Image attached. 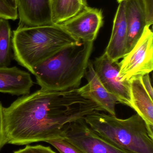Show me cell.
I'll return each mask as SVG.
<instances>
[{
    "label": "cell",
    "mask_w": 153,
    "mask_h": 153,
    "mask_svg": "<svg viewBox=\"0 0 153 153\" xmlns=\"http://www.w3.org/2000/svg\"><path fill=\"white\" fill-rule=\"evenodd\" d=\"M33 85L29 73L16 66L0 67V92L23 96L29 94Z\"/></svg>",
    "instance_id": "12"
},
{
    "label": "cell",
    "mask_w": 153,
    "mask_h": 153,
    "mask_svg": "<svg viewBox=\"0 0 153 153\" xmlns=\"http://www.w3.org/2000/svg\"><path fill=\"white\" fill-rule=\"evenodd\" d=\"M125 1L119 3L114 21L112 33L104 53L112 62H118L127 53L128 28Z\"/></svg>",
    "instance_id": "11"
},
{
    "label": "cell",
    "mask_w": 153,
    "mask_h": 153,
    "mask_svg": "<svg viewBox=\"0 0 153 153\" xmlns=\"http://www.w3.org/2000/svg\"><path fill=\"white\" fill-rule=\"evenodd\" d=\"M145 12L146 26L150 27L153 23V0H143Z\"/></svg>",
    "instance_id": "20"
},
{
    "label": "cell",
    "mask_w": 153,
    "mask_h": 153,
    "mask_svg": "<svg viewBox=\"0 0 153 153\" xmlns=\"http://www.w3.org/2000/svg\"><path fill=\"white\" fill-rule=\"evenodd\" d=\"M103 24L102 10L87 6L72 19L58 25L78 41L93 42Z\"/></svg>",
    "instance_id": "8"
},
{
    "label": "cell",
    "mask_w": 153,
    "mask_h": 153,
    "mask_svg": "<svg viewBox=\"0 0 153 153\" xmlns=\"http://www.w3.org/2000/svg\"><path fill=\"white\" fill-rule=\"evenodd\" d=\"M10 6L14 9H17L18 0H4Z\"/></svg>",
    "instance_id": "23"
},
{
    "label": "cell",
    "mask_w": 153,
    "mask_h": 153,
    "mask_svg": "<svg viewBox=\"0 0 153 153\" xmlns=\"http://www.w3.org/2000/svg\"><path fill=\"white\" fill-rule=\"evenodd\" d=\"M84 5H85V6H88V4H87V0H79Z\"/></svg>",
    "instance_id": "24"
},
{
    "label": "cell",
    "mask_w": 153,
    "mask_h": 153,
    "mask_svg": "<svg viewBox=\"0 0 153 153\" xmlns=\"http://www.w3.org/2000/svg\"><path fill=\"white\" fill-rule=\"evenodd\" d=\"M140 77L129 81L132 108L143 120L149 135L153 139V100L144 87Z\"/></svg>",
    "instance_id": "13"
},
{
    "label": "cell",
    "mask_w": 153,
    "mask_h": 153,
    "mask_svg": "<svg viewBox=\"0 0 153 153\" xmlns=\"http://www.w3.org/2000/svg\"><path fill=\"white\" fill-rule=\"evenodd\" d=\"M46 143L54 146L60 153H83L63 136L48 140Z\"/></svg>",
    "instance_id": "17"
},
{
    "label": "cell",
    "mask_w": 153,
    "mask_h": 153,
    "mask_svg": "<svg viewBox=\"0 0 153 153\" xmlns=\"http://www.w3.org/2000/svg\"><path fill=\"white\" fill-rule=\"evenodd\" d=\"M150 74H144L141 76V80L145 89L148 93L149 96L153 100V90L150 78Z\"/></svg>",
    "instance_id": "22"
},
{
    "label": "cell",
    "mask_w": 153,
    "mask_h": 153,
    "mask_svg": "<svg viewBox=\"0 0 153 153\" xmlns=\"http://www.w3.org/2000/svg\"><path fill=\"white\" fill-rule=\"evenodd\" d=\"M15 20L18 19L17 9L10 6L4 0H0V19Z\"/></svg>",
    "instance_id": "18"
},
{
    "label": "cell",
    "mask_w": 153,
    "mask_h": 153,
    "mask_svg": "<svg viewBox=\"0 0 153 153\" xmlns=\"http://www.w3.org/2000/svg\"><path fill=\"white\" fill-rule=\"evenodd\" d=\"M84 119L95 133L119 148L133 153H153V139L137 113L122 119L95 111Z\"/></svg>",
    "instance_id": "4"
},
{
    "label": "cell",
    "mask_w": 153,
    "mask_h": 153,
    "mask_svg": "<svg viewBox=\"0 0 153 153\" xmlns=\"http://www.w3.org/2000/svg\"><path fill=\"white\" fill-rule=\"evenodd\" d=\"M87 83L79 90L86 98L98 104L103 111L116 116V104L119 103L114 95L105 88L97 76L91 61H89L85 74Z\"/></svg>",
    "instance_id": "9"
},
{
    "label": "cell",
    "mask_w": 153,
    "mask_h": 153,
    "mask_svg": "<svg viewBox=\"0 0 153 153\" xmlns=\"http://www.w3.org/2000/svg\"><path fill=\"white\" fill-rule=\"evenodd\" d=\"M81 42L58 25L18 27L12 32L13 59L33 74V69L40 63Z\"/></svg>",
    "instance_id": "3"
},
{
    "label": "cell",
    "mask_w": 153,
    "mask_h": 153,
    "mask_svg": "<svg viewBox=\"0 0 153 153\" xmlns=\"http://www.w3.org/2000/svg\"><path fill=\"white\" fill-rule=\"evenodd\" d=\"M13 153H57L51 147L41 145L35 146L27 145L22 149L14 151Z\"/></svg>",
    "instance_id": "19"
},
{
    "label": "cell",
    "mask_w": 153,
    "mask_h": 153,
    "mask_svg": "<svg viewBox=\"0 0 153 153\" xmlns=\"http://www.w3.org/2000/svg\"><path fill=\"white\" fill-rule=\"evenodd\" d=\"M103 111L79 88L67 91L40 89L3 107L7 144L28 145L63 136L65 125L95 111Z\"/></svg>",
    "instance_id": "1"
},
{
    "label": "cell",
    "mask_w": 153,
    "mask_h": 153,
    "mask_svg": "<svg viewBox=\"0 0 153 153\" xmlns=\"http://www.w3.org/2000/svg\"><path fill=\"white\" fill-rule=\"evenodd\" d=\"M3 109V107L1 102H0V151L5 144H7V139L4 128Z\"/></svg>",
    "instance_id": "21"
},
{
    "label": "cell",
    "mask_w": 153,
    "mask_h": 153,
    "mask_svg": "<svg viewBox=\"0 0 153 153\" xmlns=\"http://www.w3.org/2000/svg\"><path fill=\"white\" fill-rule=\"evenodd\" d=\"M63 136L83 153H133L119 148L100 136L84 118L65 125Z\"/></svg>",
    "instance_id": "6"
},
{
    "label": "cell",
    "mask_w": 153,
    "mask_h": 153,
    "mask_svg": "<svg viewBox=\"0 0 153 153\" xmlns=\"http://www.w3.org/2000/svg\"><path fill=\"white\" fill-rule=\"evenodd\" d=\"M125 15L128 28L127 54L134 46L146 26L143 0H126Z\"/></svg>",
    "instance_id": "14"
},
{
    "label": "cell",
    "mask_w": 153,
    "mask_h": 153,
    "mask_svg": "<svg viewBox=\"0 0 153 153\" xmlns=\"http://www.w3.org/2000/svg\"><path fill=\"white\" fill-rule=\"evenodd\" d=\"M12 32L8 20L0 19V67H8L13 58Z\"/></svg>",
    "instance_id": "16"
},
{
    "label": "cell",
    "mask_w": 153,
    "mask_h": 153,
    "mask_svg": "<svg viewBox=\"0 0 153 153\" xmlns=\"http://www.w3.org/2000/svg\"><path fill=\"white\" fill-rule=\"evenodd\" d=\"M18 27L54 24L51 19L50 0H18Z\"/></svg>",
    "instance_id": "10"
},
{
    "label": "cell",
    "mask_w": 153,
    "mask_h": 153,
    "mask_svg": "<svg viewBox=\"0 0 153 153\" xmlns=\"http://www.w3.org/2000/svg\"><path fill=\"white\" fill-rule=\"evenodd\" d=\"M126 1V0H117V1L119 3H120L121 2L124 1Z\"/></svg>",
    "instance_id": "25"
},
{
    "label": "cell",
    "mask_w": 153,
    "mask_h": 153,
    "mask_svg": "<svg viewBox=\"0 0 153 153\" xmlns=\"http://www.w3.org/2000/svg\"><path fill=\"white\" fill-rule=\"evenodd\" d=\"M87 7L79 0H50L52 22L55 25L62 24Z\"/></svg>",
    "instance_id": "15"
},
{
    "label": "cell",
    "mask_w": 153,
    "mask_h": 153,
    "mask_svg": "<svg viewBox=\"0 0 153 153\" xmlns=\"http://www.w3.org/2000/svg\"><path fill=\"white\" fill-rule=\"evenodd\" d=\"M150 27H145L134 46L119 62V76L123 81H129L152 71L153 33Z\"/></svg>",
    "instance_id": "5"
},
{
    "label": "cell",
    "mask_w": 153,
    "mask_h": 153,
    "mask_svg": "<svg viewBox=\"0 0 153 153\" xmlns=\"http://www.w3.org/2000/svg\"><path fill=\"white\" fill-rule=\"evenodd\" d=\"M93 42L81 41L66 47L40 63L33 69L41 89L67 91L79 88L85 75Z\"/></svg>",
    "instance_id": "2"
},
{
    "label": "cell",
    "mask_w": 153,
    "mask_h": 153,
    "mask_svg": "<svg viewBox=\"0 0 153 153\" xmlns=\"http://www.w3.org/2000/svg\"><path fill=\"white\" fill-rule=\"evenodd\" d=\"M93 65L105 88L116 97L119 102L132 108L129 82L123 81L119 76V61L112 62L104 53L95 58Z\"/></svg>",
    "instance_id": "7"
}]
</instances>
